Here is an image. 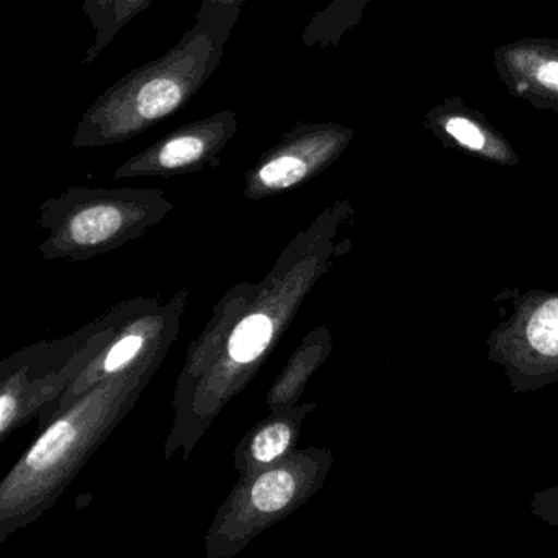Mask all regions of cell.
<instances>
[{"instance_id": "8", "label": "cell", "mask_w": 558, "mask_h": 558, "mask_svg": "<svg viewBox=\"0 0 558 558\" xmlns=\"http://www.w3.org/2000/svg\"><path fill=\"white\" fill-rule=\"evenodd\" d=\"M187 299V290H182L166 303L155 296H140L125 302V313L116 338L71 381L41 421V427H47L51 421L70 410L100 381L122 374L159 349H171L181 331Z\"/></svg>"}, {"instance_id": "2", "label": "cell", "mask_w": 558, "mask_h": 558, "mask_svg": "<svg viewBox=\"0 0 558 558\" xmlns=\"http://www.w3.org/2000/svg\"><path fill=\"white\" fill-rule=\"evenodd\" d=\"M169 349L100 381L44 427L0 485V541L53 508L90 457L132 411Z\"/></svg>"}, {"instance_id": "13", "label": "cell", "mask_w": 558, "mask_h": 558, "mask_svg": "<svg viewBox=\"0 0 558 558\" xmlns=\"http://www.w3.org/2000/svg\"><path fill=\"white\" fill-rule=\"evenodd\" d=\"M315 408L316 403H299L283 413H270L254 426L234 450V470L240 478H251L293 452L303 423Z\"/></svg>"}, {"instance_id": "10", "label": "cell", "mask_w": 558, "mask_h": 558, "mask_svg": "<svg viewBox=\"0 0 558 558\" xmlns=\"http://www.w3.org/2000/svg\"><path fill=\"white\" fill-rule=\"evenodd\" d=\"M238 116L233 110L195 120L162 136L145 151L126 159L113 179L175 178L221 165L220 155L236 136Z\"/></svg>"}, {"instance_id": "16", "label": "cell", "mask_w": 558, "mask_h": 558, "mask_svg": "<svg viewBox=\"0 0 558 558\" xmlns=\"http://www.w3.org/2000/svg\"><path fill=\"white\" fill-rule=\"evenodd\" d=\"M371 0H331L328 8L313 15L302 34L305 47H338L342 38L364 19Z\"/></svg>"}, {"instance_id": "17", "label": "cell", "mask_w": 558, "mask_h": 558, "mask_svg": "<svg viewBox=\"0 0 558 558\" xmlns=\"http://www.w3.org/2000/svg\"><path fill=\"white\" fill-rule=\"evenodd\" d=\"M531 512L535 518L558 527V485L534 493L531 499Z\"/></svg>"}, {"instance_id": "7", "label": "cell", "mask_w": 558, "mask_h": 558, "mask_svg": "<svg viewBox=\"0 0 558 558\" xmlns=\"http://www.w3.org/2000/svg\"><path fill=\"white\" fill-rule=\"evenodd\" d=\"M512 312L486 338L488 361L499 365L514 393L558 384V289L505 290Z\"/></svg>"}, {"instance_id": "6", "label": "cell", "mask_w": 558, "mask_h": 558, "mask_svg": "<svg viewBox=\"0 0 558 558\" xmlns=\"http://www.w3.org/2000/svg\"><path fill=\"white\" fill-rule=\"evenodd\" d=\"M332 462L331 450L295 449L257 475L240 478L205 535L208 558H233L302 508L325 485Z\"/></svg>"}, {"instance_id": "11", "label": "cell", "mask_w": 558, "mask_h": 558, "mask_svg": "<svg viewBox=\"0 0 558 558\" xmlns=\"http://www.w3.org/2000/svg\"><path fill=\"white\" fill-rule=\"evenodd\" d=\"M493 68L509 96L558 113V38H521L496 48Z\"/></svg>"}, {"instance_id": "14", "label": "cell", "mask_w": 558, "mask_h": 558, "mask_svg": "<svg viewBox=\"0 0 558 558\" xmlns=\"http://www.w3.org/2000/svg\"><path fill=\"white\" fill-rule=\"evenodd\" d=\"M332 352V335L328 326L313 329L295 349L267 395L270 413H283L299 404L310 378Z\"/></svg>"}, {"instance_id": "9", "label": "cell", "mask_w": 558, "mask_h": 558, "mask_svg": "<svg viewBox=\"0 0 558 558\" xmlns=\"http://www.w3.org/2000/svg\"><path fill=\"white\" fill-rule=\"evenodd\" d=\"M354 135L339 123H296L246 172L244 197L263 201L308 184L341 158Z\"/></svg>"}, {"instance_id": "15", "label": "cell", "mask_w": 558, "mask_h": 558, "mask_svg": "<svg viewBox=\"0 0 558 558\" xmlns=\"http://www.w3.org/2000/svg\"><path fill=\"white\" fill-rule=\"evenodd\" d=\"M151 4L153 0H84L83 12L94 28V41L86 51L83 66L96 63L122 28Z\"/></svg>"}, {"instance_id": "3", "label": "cell", "mask_w": 558, "mask_h": 558, "mask_svg": "<svg viewBox=\"0 0 558 558\" xmlns=\"http://www.w3.org/2000/svg\"><path fill=\"white\" fill-rule=\"evenodd\" d=\"M241 5L202 0L194 27L159 60L136 68L84 113L73 148L120 145L174 116L214 76Z\"/></svg>"}, {"instance_id": "4", "label": "cell", "mask_w": 558, "mask_h": 558, "mask_svg": "<svg viewBox=\"0 0 558 558\" xmlns=\"http://www.w3.org/2000/svg\"><path fill=\"white\" fill-rule=\"evenodd\" d=\"M172 210L161 189L77 185L40 205L38 227L47 236L38 251L48 260L93 259L145 236Z\"/></svg>"}, {"instance_id": "1", "label": "cell", "mask_w": 558, "mask_h": 558, "mask_svg": "<svg viewBox=\"0 0 558 558\" xmlns=\"http://www.w3.org/2000/svg\"><path fill=\"white\" fill-rule=\"evenodd\" d=\"M352 215L348 201L332 202L290 241L260 282L240 283L217 303L189 345L175 384L166 459L179 450L187 459L223 408L256 377L335 257L351 250V241L336 243V238Z\"/></svg>"}, {"instance_id": "18", "label": "cell", "mask_w": 558, "mask_h": 558, "mask_svg": "<svg viewBox=\"0 0 558 558\" xmlns=\"http://www.w3.org/2000/svg\"><path fill=\"white\" fill-rule=\"evenodd\" d=\"M214 2H221V4H234V5H243L247 0H214Z\"/></svg>"}, {"instance_id": "5", "label": "cell", "mask_w": 558, "mask_h": 558, "mask_svg": "<svg viewBox=\"0 0 558 558\" xmlns=\"http://www.w3.org/2000/svg\"><path fill=\"white\" fill-rule=\"evenodd\" d=\"M125 302L74 335L38 342L0 365V440L28 421H41L71 381L107 348L122 325Z\"/></svg>"}, {"instance_id": "12", "label": "cell", "mask_w": 558, "mask_h": 558, "mask_svg": "<svg viewBox=\"0 0 558 558\" xmlns=\"http://www.w3.org/2000/svg\"><path fill=\"white\" fill-rule=\"evenodd\" d=\"M424 126L444 148L505 168L521 162L508 138L483 116L463 102L462 97H447L424 117Z\"/></svg>"}]
</instances>
